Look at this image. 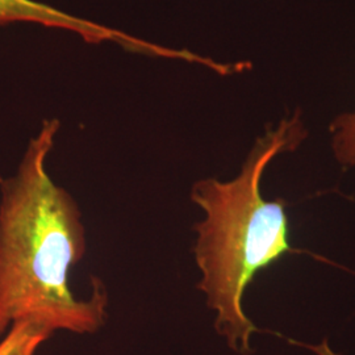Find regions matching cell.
I'll return each mask as SVG.
<instances>
[{
    "mask_svg": "<svg viewBox=\"0 0 355 355\" xmlns=\"http://www.w3.org/2000/svg\"><path fill=\"white\" fill-rule=\"evenodd\" d=\"M35 23L48 28H57L73 32L86 42H114L127 51L142 54L174 58L175 51L149 41L133 37L121 31L76 17L36 0H0V24Z\"/></svg>",
    "mask_w": 355,
    "mask_h": 355,
    "instance_id": "3957f363",
    "label": "cell"
},
{
    "mask_svg": "<svg viewBox=\"0 0 355 355\" xmlns=\"http://www.w3.org/2000/svg\"><path fill=\"white\" fill-rule=\"evenodd\" d=\"M306 137L299 112L267 128L258 137L240 174L232 180H198L191 200L202 208L204 218L195 225L193 255L202 272L198 290L215 311V328L236 353L252 352L250 338L258 331L243 312L242 299L254 278L291 253L290 223L283 199L266 200L262 178L283 153L296 150Z\"/></svg>",
    "mask_w": 355,
    "mask_h": 355,
    "instance_id": "7a4b0ae2",
    "label": "cell"
},
{
    "mask_svg": "<svg viewBox=\"0 0 355 355\" xmlns=\"http://www.w3.org/2000/svg\"><path fill=\"white\" fill-rule=\"evenodd\" d=\"M331 149L337 162L343 167L355 166V112L337 116L329 127Z\"/></svg>",
    "mask_w": 355,
    "mask_h": 355,
    "instance_id": "5b68a950",
    "label": "cell"
},
{
    "mask_svg": "<svg viewBox=\"0 0 355 355\" xmlns=\"http://www.w3.org/2000/svg\"><path fill=\"white\" fill-rule=\"evenodd\" d=\"M53 331L35 321L15 322L0 341V355H35Z\"/></svg>",
    "mask_w": 355,
    "mask_h": 355,
    "instance_id": "277c9868",
    "label": "cell"
},
{
    "mask_svg": "<svg viewBox=\"0 0 355 355\" xmlns=\"http://www.w3.org/2000/svg\"><path fill=\"white\" fill-rule=\"evenodd\" d=\"M58 130L57 119L44 120L16 174L0 179V336L19 321L89 334L107 318L101 280L86 299L69 282L86 253V230L74 198L46 168Z\"/></svg>",
    "mask_w": 355,
    "mask_h": 355,
    "instance_id": "6da1fadb",
    "label": "cell"
}]
</instances>
